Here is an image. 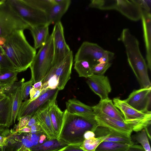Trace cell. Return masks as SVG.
<instances>
[{"mask_svg":"<svg viewBox=\"0 0 151 151\" xmlns=\"http://www.w3.org/2000/svg\"><path fill=\"white\" fill-rule=\"evenodd\" d=\"M28 5L46 13L56 3L54 0H24Z\"/></svg>","mask_w":151,"mask_h":151,"instance_id":"30","label":"cell"},{"mask_svg":"<svg viewBox=\"0 0 151 151\" xmlns=\"http://www.w3.org/2000/svg\"><path fill=\"white\" fill-rule=\"evenodd\" d=\"M6 96L1 92H0V100L4 98Z\"/></svg>","mask_w":151,"mask_h":151,"instance_id":"51","label":"cell"},{"mask_svg":"<svg viewBox=\"0 0 151 151\" xmlns=\"http://www.w3.org/2000/svg\"><path fill=\"white\" fill-rule=\"evenodd\" d=\"M142 10L150 12L151 1L135 0Z\"/></svg>","mask_w":151,"mask_h":151,"instance_id":"39","label":"cell"},{"mask_svg":"<svg viewBox=\"0 0 151 151\" xmlns=\"http://www.w3.org/2000/svg\"><path fill=\"white\" fill-rule=\"evenodd\" d=\"M124 151H145L143 147L140 145L133 144L131 145L129 147Z\"/></svg>","mask_w":151,"mask_h":151,"instance_id":"43","label":"cell"},{"mask_svg":"<svg viewBox=\"0 0 151 151\" xmlns=\"http://www.w3.org/2000/svg\"><path fill=\"white\" fill-rule=\"evenodd\" d=\"M95 119L99 126L107 128L118 132L131 136V127L124 122L109 117L102 114L96 115Z\"/></svg>","mask_w":151,"mask_h":151,"instance_id":"17","label":"cell"},{"mask_svg":"<svg viewBox=\"0 0 151 151\" xmlns=\"http://www.w3.org/2000/svg\"><path fill=\"white\" fill-rule=\"evenodd\" d=\"M142 20L144 41L146 50V59L148 68L151 70V15L150 12L142 10Z\"/></svg>","mask_w":151,"mask_h":151,"instance_id":"20","label":"cell"},{"mask_svg":"<svg viewBox=\"0 0 151 151\" xmlns=\"http://www.w3.org/2000/svg\"><path fill=\"white\" fill-rule=\"evenodd\" d=\"M132 137V138L140 144L145 151H151L147 136L144 129Z\"/></svg>","mask_w":151,"mask_h":151,"instance_id":"33","label":"cell"},{"mask_svg":"<svg viewBox=\"0 0 151 151\" xmlns=\"http://www.w3.org/2000/svg\"><path fill=\"white\" fill-rule=\"evenodd\" d=\"M32 87L38 90H42V83L41 81L35 83Z\"/></svg>","mask_w":151,"mask_h":151,"instance_id":"46","label":"cell"},{"mask_svg":"<svg viewBox=\"0 0 151 151\" xmlns=\"http://www.w3.org/2000/svg\"><path fill=\"white\" fill-rule=\"evenodd\" d=\"M12 99L11 126L14 123L19 110L23 100L22 86L14 94L11 95Z\"/></svg>","mask_w":151,"mask_h":151,"instance_id":"27","label":"cell"},{"mask_svg":"<svg viewBox=\"0 0 151 151\" xmlns=\"http://www.w3.org/2000/svg\"><path fill=\"white\" fill-rule=\"evenodd\" d=\"M6 86V85H0V90H2Z\"/></svg>","mask_w":151,"mask_h":151,"instance_id":"52","label":"cell"},{"mask_svg":"<svg viewBox=\"0 0 151 151\" xmlns=\"http://www.w3.org/2000/svg\"><path fill=\"white\" fill-rule=\"evenodd\" d=\"M49 26L46 24L30 27L29 28L34 39L35 49L40 48L46 42L50 36Z\"/></svg>","mask_w":151,"mask_h":151,"instance_id":"24","label":"cell"},{"mask_svg":"<svg viewBox=\"0 0 151 151\" xmlns=\"http://www.w3.org/2000/svg\"><path fill=\"white\" fill-rule=\"evenodd\" d=\"M131 145L119 142L104 141L98 146L95 151H124Z\"/></svg>","mask_w":151,"mask_h":151,"instance_id":"28","label":"cell"},{"mask_svg":"<svg viewBox=\"0 0 151 151\" xmlns=\"http://www.w3.org/2000/svg\"><path fill=\"white\" fill-rule=\"evenodd\" d=\"M113 10H115L129 19H141L142 9L135 0H114Z\"/></svg>","mask_w":151,"mask_h":151,"instance_id":"14","label":"cell"},{"mask_svg":"<svg viewBox=\"0 0 151 151\" xmlns=\"http://www.w3.org/2000/svg\"><path fill=\"white\" fill-rule=\"evenodd\" d=\"M54 46V58L52 64L62 61L71 51L66 43L64 28L61 21L56 23L52 33Z\"/></svg>","mask_w":151,"mask_h":151,"instance_id":"12","label":"cell"},{"mask_svg":"<svg viewBox=\"0 0 151 151\" xmlns=\"http://www.w3.org/2000/svg\"><path fill=\"white\" fill-rule=\"evenodd\" d=\"M19 16L30 27L47 24V13L27 4L24 0H7Z\"/></svg>","mask_w":151,"mask_h":151,"instance_id":"7","label":"cell"},{"mask_svg":"<svg viewBox=\"0 0 151 151\" xmlns=\"http://www.w3.org/2000/svg\"><path fill=\"white\" fill-rule=\"evenodd\" d=\"M56 101L50 104L49 113L52 127L57 139L59 136L62 127L63 111H62L56 104Z\"/></svg>","mask_w":151,"mask_h":151,"instance_id":"25","label":"cell"},{"mask_svg":"<svg viewBox=\"0 0 151 151\" xmlns=\"http://www.w3.org/2000/svg\"><path fill=\"white\" fill-rule=\"evenodd\" d=\"M6 127L5 126L0 124V133L2 132L5 129Z\"/></svg>","mask_w":151,"mask_h":151,"instance_id":"50","label":"cell"},{"mask_svg":"<svg viewBox=\"0 0 151 151\" xmlns=\"http://www.w3.org/2000/svg\"><path fill=\"white\" fill-rule=\"evenodd\" d=\"M83 137L84 139H85L95 137V135L94 133L93 132L91 131H88L85 133Z\"/></svg>","mask_w":151,"mask_h":151,"instance_id":"45","label":"cell"},{"mask_svg":"<svg viewBox=\"0 0 151 151\" xmlns=\"http://www.w3.org/2000/svg\"><path fill=\"white\" fill-rule=\"evenodd\" d=\"M1 92V90H0V92Z\"/></svg>","mask_w":151,"mask_h":151,"instance_id":"54","label":"cell"},{"mask_svg":"<svg viewBox=\"0 0 151 151\" xmlns=\"http://www.w3.org/2000/svg\"><path fill=\"white\" fill-rule=\"evenodd\" d=\"M33 84V82L31 79L29 81L22 83V88L23 100L25 101L27 99L29 95L30 89Z\"/></svg>","mask_w":151,"mask_h":151,"instance_id":"37","label":"cell"},{"mask_svg":"<svg viewBox=\"0 0 151 151\" xmlns=\"http://www.w3.org/2000/svg\"><path fill=\"white\" fill-rule=\"evenodd\" d=\"M129 106L135 109L147 112L150 107L151 86L133 90L124 100Z\"/></svg>","mask_w":151,"mask_h":151,"instance_id":"13","label":"cell"},{"mask_svg":"<svg viewBox=\"0 0 151 151\" xmlns=\"http://www.w3.org/2000/svg\"><path fill=\"white\" fill-rule=\"evenodd\" d=\"M30 27L14 11L7 0H0V36L6 37L15 31L29 29Z\"/></svg>","mask_w":151,"mask_h":151,"instance_id":"6","label":"cell"},{"mask_svg":"<svg viewBox=\"0 0 151 151\" xmlns=\"http://www.w3.org/2000/svg\"><path fill=\"white\" fill-rule=\"evenodd\" d=\"M114 106L122 113L124 122L129 125L133 131L138 132L145 128L150 126L151 111L142 112L134 109L128 104L124 100L119 97L113 99Z\"/></svg>","mask_w":151,"mask_h":151,"instance_id":"5","label":"cell"},{"mask_svg":"<svg viewBox=\"0 0 151 151\" xmlns=\"http://www.w3.org/2000/svg\"><path fill=\"white\" fill-rule=\"evenodd\" d=\"M37 122L36 119V116L35 114H34L32 116L29 121L27 126L30 127L32 125L36 123Z\"/></svg>","mask_w":151,"mask_h":151,"instance_id":"44","label":"cell"},{"mask_svg":"<svg viewBox=\"0 0 151 151\" xmlns=\"http://www.w3.org/2000/svg\"><path fill=\"white\" fill-rule=\"evenodd\" d=\"M30 128L31 134H35L41 132H43L39 124L37 122L32 125Z\"/></svg>","mask_w":151,"mask_h":151,"instance_id":"42","label":"cell"},{"mask_svg":"<svg viewBox=\"0 0 151 151\" xmlns=\"http://www.w3.org/2000/svg\"><path fill=\"white\" fill-rule=\"evenodd\" d=\"M24 30L15 31L5 37L0 46L19 73L29 67L36 54V49L27 41Z\"/></svg>","mask_w":151,"mask_h":151,"instance_id":"1","label":"cell"},{"mask_svg":"<svg viewBox=\"0 0 151 151\" xmlns=\"http://www.w3.org/2000/svg\"><path fill=\"white\" fill-rule=\"evenodd\" d=\"M68 145L65 142L56 138L48 139L30 149L31 151H57Z\"/></svg>","mask_w":151,"mask_h":151,"instance_id":"26","label":"cell"},{"mask_svg":"<svg viewBox=\"0 0 151 151\" xmlns=\"http://www.w3.org/2000/svg\"><path fill=\"white\" fill-rule=\"evenodd\" d=\"M104 141L102 137H93L85 139L80 147L85 151H95L98 146Z\"/></svg>","mask_w":151,"mask_h":151,"instance_id":"32","label":"cell"},{"mask_svg":"<svg viewBox=\"0 0 151 151\" xmlns=\"http://www.w3.org/2000/svg\"><path fill=\"white\" fill-rule=\"evenodd\" d=\"M0 68L19 72L7 57L0 47Z\"/></svg>","mask_w":151,"mask_h":151,"instance_id":"34","label":"cell"},{"mask_svg":"<svg viewBox=\"0 0 151 151\" xmlns=\"http://www.w3.org/2000/svg\"><path fill=\"white\" fill-rule=\"evenodd\" d=\"M2 132L0 133V145L2 147L4 143L5 137L2 134Z\"/></svg>","mask_w":151,"mask_h":151,"instance_id":"47","label":"cell"},{"mask_svg":"<svg viewBox=\"0 0 151 151\" xmlns=\"http://www.w3.org/2000/svg\"><path fill=\"white\" fill-rule=\"evenodd\" d=\"M57 151H85L76 145H68Z\"/></svg>","mask_w":151,"mask_h":151,"instance_id":"41","label":"cell"},{"mask_svg":"<svg viewBox=\"0 0 151 151\" xmlns=\"http://www.w3.org/2000/svg\"><path fill=\"white\" fill-rule=\"evenodd\" d=\"M99 126L95 119L63 111V123L58 139L68 145L80 146L84 139L83 136L88 131L94 132Z\"/></svg>","mask_w":151,"mask_h":151,"instance_id":"2","label":"cell"},{"mask_svg":"<svg viewBox=\"0 0 151 151\" xmlns=\"http://www.w3.org/2000/svg\"><path fill=\"white\" fill-rule=\"evenodd\" d=\"M73 54L72 50L61 62L52 64L49 72L41 81L42 84L51 78L58 81V90H63L70 78L73 63Z\"/></svg>","mask_w":151,"mask_h":151,"instance_id":"8","label":"cell"},{"mask_svg":"<svg viewBox=\"0 0 151 151\" xmlns=\"http://www.w3.org/2000/svg\"><path fill=\"white\" fill-rule=\"evenodd\" d=\"M74 68L78 73L79 77L88 78L93 74L91 66L89 62L85 60L75 62Z\"/></svg>","mask_w":151,"mask_h":151,"instance_id":"29","label":"cell"},{"mask_svg":"<svg viewBox=\"0 0 151 151\" xmlns=\"http://www.w3.org/2000/svg\"><path fill=\"white\" fill-rule=\"evenodd\" d=\"M56 100L49 101L35 113L37 122L48 139H57L52 127L49 113L50 104Z\"/></svg>","mask_w":151,"mask_h":151,"instance_id":"16","label":"cell"},{"mask_svg":"<svg viewBox=\"0 0 151 151\" xmlns=\"http://www.w3.org/2000/svg\"><path fill=\"white\" fill-rule=\"evenodd\" d=\"M108 51L105 50L97 44L88 41L83 42L75 55L74 61L85 60L91 67L99 63V60Z\"/></svg>","mask_w":151,"mask_h":151,"instance_id":"11","label":"cell"},{"mask_svg":"<svg viewBox=\"0 0 151 151\" xmlns=\"http://www.w3.org/2000/svg\"><path fill=\"white\" fill-rule=\"evenodd\" d=\"M18 131L21 133H30L31 129L30 127L26 126Z\"/></svg>","mask_w":151,"mask_h":151,"instance_id":"48","label":"cell"},{"mask_svg":"<svg viewBox=\"0 0 151 151\" xmlns=\"http://www.w3.org/2000/svg\"><path fill=\"white\" fill-rule=\"evenodd\" d=\"M94 133L96 137H102L104 141L119 142L129 145L134 144L131 136L113 131L104 127L98 126Z\"/></svg>","mask_w":151,"mask_h":151,"instance_id":"19","label":"cell"},{"mask_svg":"<svg viewBox=\"0 0 151 151\" xmlns=\"http://www.w3.org/2000/svg\"><path fill=\"white\" fill-rule=\"evenodd\" d=\"M92 107L95 115L102 114L109 117L124 122L122 113L114 106L112 100L109 98L100 100L97 104Z\"/></svg>","mask_w":151,"mask_h":151,"instance_id":"18","label":"cell"},{"mask_svg":"<svg viewBox=\"0 0 151 151\" xmlns=\"http://www.w3.org/2000/svg\"><path fill=\"white\" fill-rule=\"evenodd\" d=\"M17 151H31L29 148L23 146L21 147Z\"/></svg>","mask_w":151,"mask_h":151,"instance_id":"49","label":"cell"},{"mask_svg":"<svg viewBox=\"0 0 151 151\" xmlns=\"http://www.w3.org/2000/svg\"><path fill=\"white\" fill-rule=\"evenodd\" d=\"M59 90L58 88L48 89L37 99L31 101L30 99L22 102L17 117L18 121L22 117L32 115L40 109L49 101L56 100Z\"/></svg>","mask_w":151,"mask_h":151,"instance_id":"9","label":"cell"},{"mask_svg":"<svg viewBox=\"0 0 151 151\" xmlns=\"http://www.w3.org/2000/svg\"><path fill=\"white\" fill-rule=\"evenodd\" d=\"M71 3L70 0H63L61 3L53 5L47 13V25L49 26L60 21L61 18L68 10Z\"/></svg>","mask_w":151,"mask_h":151,"instance_id":"22","label":"cell"},{"mask_svg":"<svg viewBox=\"0 0 151 151\" xmlns=\"http://www.w3.org/2000/svg\"><path fill=\"white\" fill-rule=\"evenodd\" d=\"M32 115H28L20 118L17 124H15L13 130L18 131L23 128L26 127Z\"/></svg>","mask_w":151,"mask_h":151,"instance_id":"38","label":"cell"},{"mask_svg":"<svg viewBox=\"0 0 151 151\" xmlns=\"http://www.w3.org/2000/svg\"><path fill=\"white\" fill-rule=\"evenodd\" d=\"M9 128L6 127L2 132L5 137L4 143L2 147L3 151H17L23 146L29 148L33 147L30 133H21Z\"/></svg>","mask_w":151,"mask_h":151,"instance_id":"10","label":"cell"},{"mask_svg":"<svg viewBox=\"0 0 151 151\" xmlns=\"http://www.w3.org/2000/svg\"><path fill=\"white\" fill-rule=\"evenodd\" d=\"M65 104L66 110L68 113L95 119L96 115L92 106L85 104L75 98L68 100Z\"/></svg>","mask_w":151,"mask_h":151,"instance_id":"21","label":"cell"},{"mask_svg":"<svg viewBox=\"0 0 151 151\" xmlns=\"http://www.w3.org/2000/svg\"><path fill=\"white\" fill-rule=\"evenodd\" d=\"M0 151H3L2 147L0 145Z\"/></svg>","mask_w":151,"mask_h":151,"instance_id":"53","label":"cell"},{"mask_svg":"<svg viewBox=\"0 0 151 151\" xmlns=\"http://www.w3.org/2000/svg\"><path fill=\"white\" fill-rule=\"evenodd\" d=\"M54 46L52 34L40 48L32 62L30 68L34 84L42 81L51 69L54 58Z\"/></svg>","mask_w":151,"mask_h":151,"instance_id":"3","label":"cell"},{"mask_svg":"<svg viewBox=\"0 0 151 151\" xmlns=\"http://www.w3.org/2000/svg\"><path fill=\"white\" fill-rule=\"evenodd\" d=\"M18 72L0 68V85H6L17 81Z\"/></svg>","mask_w":151,"mask_h":151,"instance_id":"31","label":"cell"},{"mask_svg":"<svg viewBox=\"0 0 151 151\" xmlns=\"http://www.w3.org/2000/svg\"><path fill=\"white\" fill-rule=\"evenodd\" d=\"M24 81V79L23 78L19 81H15L7 85L1 90V92L6 96L14 94L18 89L21 86Z\"/></svg>","mask_w":151,"mask_h":151,"instance_id":"35","label":"cell"},{"mask_svg":"<svg viewBox=\"0 0 151 151\" xmlns=\"http://www.w3.org/2000/svg\"><path fill=\"white\" fill-rule=\"evenodd\" d=\"M41 91L35 89L33 87H32L29 93L30 100L33 101L38 98L41 94Z\"/></svg>","mask_w":151,"mask_h":151,"instance_id":"40","label":"cell"},{"mask_svg":"<svg viewBox=\"0 0 151 151\" xmlns=\"http://www.w3.org/2000/svg\"><path fill=\"white\" fill-rule=\"evenodd\" d=\"M111 62L100 63L91 67L93 74L99 75H103L106 70L111 67Z\"/></svg>","mask_w":151,"mask_h":151,"instance_id":"36","label":"cell"},{"mask_svg":"<svg viewBox=\"0 0 151 151\" xmlns=\"http://www.w3.org/2000/svg\"><path fill=\"white\" fill-rule=\"evenodd\" d=\"M12 104L11 95L0 100V124L8 128L11 126Z\"/></svg>","mask_w":151,"mask_h":151,"instance_id":"23","label":"cell"},{"mask_svg":"<svg viewBox=\"0 0 151 151\" xmlns=\"http://www.w3.org/2000/svg\"><path fill=\"white\" fill-rule=\"evenodd\" d=\"M86 82L91 90L100 97V100L109 99L108 96L111 88L107 76L93 74L87 78Z\"/></svg>","mask_w":151,"mask_h":151,"instance_id":"15","label":"cell"},{"mask_svg":"<svg viewBox=\"0 0 151 151\" xmlns=\"http://www.w3.org/2000/svg\"><path fill=\"white\" fill-rule=\"evenodd\" d=\"M124 46L128 63L141 88L151 86L147 64L140 52L139 42L130 41L125 43Z\"/></svg>","mask_w":151,"mask_h":151,"instance_id":"4","label":"cell"}]
</instances>
